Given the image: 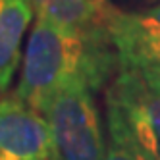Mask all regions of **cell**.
<instances>
[{
	"label": "cell",
	"instance_id": "cell-6",
	"mask_svg": "<svg viewBox=\"0 0 160 160\" xmlns=\"http://www.w3.org/2000/svg\"><path fill=\"white\" fill-rule=\"evenodd\" d=\"M33 14L31 0H0V93L8 91L21 64V39Z\"/></svg>",
	"mask_w": 160,
	"mask_h": 160
},
{
	"label": "cell",
	"instance_id": "cell-9",
	"mask_svg": "<svg viewBox=\"0 0 160 160\" xmlns=\"http://www.w3.org/2000/svg\"><path fill=\"white\" fill-rule=\"evenodd\" d=\"M106 123H108V145L104 160H148L139 151V147L131 141V137L118 122V118L106 114Z\"/></svg>",
	"mask_w": 160,
	"mask_h": 160
},
{
	"label": "cell",
	"instance_id": "cell-2",
	"mask_svg": "<svg viewBox=\"0 0 160 160\" xmlns=\"http://www.w3.org/2000/svg\"><path fill=\"white\" fill-rule=\"evenodd\" d=\"M93 91L77 79L52 98L44 112L50 128L48 160H104V133Z\"/></svg>",
	"mask_w": 160,
	"mask_h": 160
},
{
	"label": "cell",
	"instance_id": "cell-7",
	"mask_svg": "<svg viewBox=\"0 0 160 160\" xmlns=\"http://www.w3.org/2000/svg\"><path fill=\"white\" fill-rule=\"evenodd\" d=\"M108 35L112 44L129 41L160 42V2L141 12H123L114 8L108 21Z\"/></svg>",
	"mask_w": 160,
	"mask_h": 160
},
{
	"label": "cell",
	"instance_id": "cell-3",
	"mask_svg": "<svg viewBox=\"0 0 160 160\" xmlns=\"http://www.w3.org/2000/svg\"><path fill=\"white\" fill-rule=\"evenodd\" d=\"M106 114L118 118L148 160H160V87L131 68H118L106 91Z\"/></svg>",
	"mask_w": 160,
	"mask_h": 160
},
{
	"label": "cell",
	"instance_id": "cell-8",
	"mask_svg": "<svg viewBox=\"0 0 160 160\" xmlns=\"http://www.w3.org/2000/svg\"><path fill=\"white\" fill-rule=\"evenodd\" d=\"M114 48L118 52L120 68H131L147 81L160 87V42L129 41L116 42Z\"/></svg>",
	"mask_w": 160,
	"mask_h": 160
},
{
	"label": "cell",
	"instance_id": "cell-5",
	"mask_svg": "<svg viewBox=\"0 0 160 160\" xmlns=\"http://www.w3.org/2000/svg\"><path fill=\"white\" fill-rule=\"evenodd\" d=\"M35 16L83 35H108L114 6L108 0H31Z\"/></svg>",
	"mask_w": 160,
	"mask_h": 160
},
{
	"label": "cell",
	"instance_id": "cell-4",
	"mask_svg": "<svg viewBox=\"0 0 160 160\" xmlns=\"http://www.w3.org/2000/svg\"><path fill=\"white\" fill-rule=\"evenodd\" d=\"M48 154L47 116L16 95L0 100V160H48Z\"/></svg>",
	"mask_w": 160,
	"mask_h": 160
},
{
	"label": "cell",
	"instance_id": "cell-1",
	"mask_svg": "<svg viewBox=\"0 0 160 160\" xmlns=\"http://www.w3.org/2000/svg\"><path fill=\"white\" fill-rule=\"evenodd\" d=\"M120 60L110 35H83L37 16L19 66L16 97L39 112L72 81L95 91L118 73Z\"/></svg>",
	"mask_w": 160,
	"mask_h": 160
}]
</instances>
